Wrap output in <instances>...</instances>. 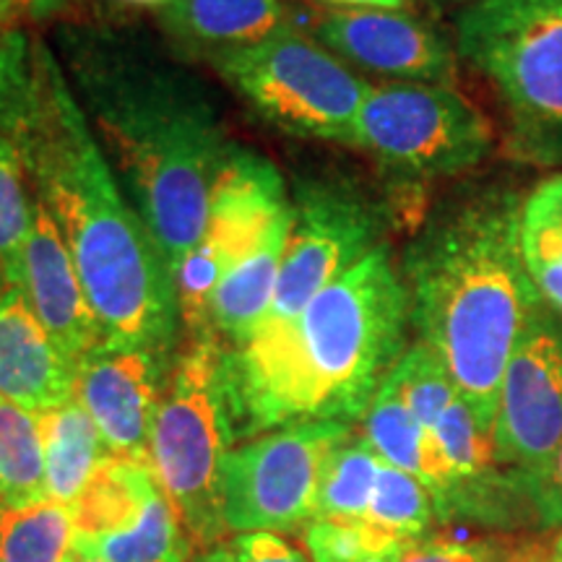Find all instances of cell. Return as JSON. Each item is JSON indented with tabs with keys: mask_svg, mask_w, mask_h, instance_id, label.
Segmentation results:
<instances>
[{
	"mask_svg": "<svg viewBox=\"0 0 562 562\" xmlns=\"http://www.w3.org/2000/svg\"><path fill=\"white\" fill-rule=\"evenodd\" d=\"M0 131L58 224L102 344L167 355L180 323L170 266L117 191L53 53L16 30L0 37Z\"/></svg>",
	"mask_w": 562,
	"mask_h": 562,
	"instance_id": "1",
	"label": "cell"
},
{
	"mask_svg": "<svg viewBox=\"0 0 562 562\" xmlns=\"http://www.w3.org/2000/svg\"><path fill=\"white\" fill-rule=\"evenodd\" d=\"M409 292L385 245L331 281L297 318L229 349L237 435L362 419L406 351Z\"/></svg>",
	"mask_w": 562,
	"mask_h": 562,
	"instance_id": "2",
	"label": "cell"
},
{
	"mask_svg": "<svg viewBox=\"0 0 562 562\" xmlns=\"http://www.w3.org/2000/svg\"><path fill=\"white\" fill-rule=\"evenodd\" d=\"M524 199L484 186L442 206L406 250L412 326L492 432L505 368L537 311L521 248Z\"/></svg>",
	"mask_w": 562,
	"mask_h": 562,
	"instance_id": "3",
	"label": "cell"
},
{
	"mask_svg": "<svg viewBox=\"0 0 562 562\" xmlns=\"http://www.w3.org/2000/svg\"><path fill=\"white\" fill-rule=\"evenodd\" d=\"M74 74L125 178L131 206L175 273L199 245L229 146L193 79L128 47L83 45Z\"/></svg>",
	"mask_w": 562,
	"mask_h": 562,
	"instance_id": "4",
	"label": "cell"
},
{
	"mask_svg": "<svg viewBox=\"0 0 562 562\" xmlns=\"http://www.w3.org/2000/svg\"><path fill=\"white\" fill-rule=\"evenodd\" d=\"M456 53L501 97L510 157L562 165V0H474L456 21Z\"/></svg>",
	"mask_w": 562,
	"mask_h": 562,
	"instance_id": "5",
	"label": "cell"
},
{
	"mask_svg": "<svg viewBox=\"0 0 562 562\" xmlns=\"http://www.w3.org/2000/svg\"><path fill=\"white\" fill-rule=\"evenodd\" d=\"M229 349L214 334L195 336L175 362L151 430L149 463L191 542L224 539L222 463L237 438Z\"/></svg>",
	"mask_w": 562,
	"mask_h": 562,
	"instance_id": "6",
	"label": "cell"
},
{
	"mask_svg": "<svg viewBox=\"0 0 562 562\" xmlns=\"http://www.w3.org/2000/svg\"><path fill=\"white\" fill-rule=\"evenodd\" d=\"M211 63L279 131L355 146L357 115L372 83L321 42L284 30L258 45L214 53Z\"/></svg>",
	"mask_w": 562,
	"mask_h": 562,
	"instance_id": "7",
	"label": "cell"
},
{
	"mask_svg": "<svg viewBox=\"0 0 562 562\" xmlns=\"http://www.w3.org/2000/svg\"><path fill=\"white\" fill-rule=\"evenodd\" d=\"M355 146L409 178L461 175L492 151V125L451 83L370 87Z\"/></svg>",
	"mask_w": 562,
	"mask_h": 562,
	"instance_id": "8",
	"label": "cell"
},
{
	"mask_svg": "<svg viewBox=\"0 0 562 562\" xmlns=\"http://www.w3.org/2000/svg\"><path fill=\"white\" fill-rule=\"evenodd\" d=\"M351 435L344 422H302L232 448L222 463L229 531H297L315 518L323 474Z\"/></svg>",
	"mask_w": 562,
	"mask_h": 562,
	"instance_id": "9",
	"label": "cell"
},
{
	"mask_svg": "<svg viewBox=\"0 0 562 562\" xmlns=\"http://www.w3.org/2000/svg\"><path fill=\"white\" fill-rule=\"evenodd\" d=\"M292 211L284 180L261 154L229 146L209 199L206 227L175 269L180 318L195 336L209 331V305L220 281L261 245L273 224Z\"/></svg>",
	"mask_w": 562,
	"mask_h": 562,
	"instance_id": "10",
	"label": "cell"
},
{
	"mask_svg": "<svg viewBox=\"0 0 562 562\" xmlns=\"http://www.w3.org/2000/svg\"><path fill=\"white\" fill-rule=\"evenodd\" d=\"M383 216L344 182H300L277 292L261 326L290 323L331 281L378 248Z\"/></svg>",
	"mask_w": 562,
	"mask_h": 562,
	"instance_id": "11",
	"label": "cell"
},
{
	"mask_svg": "<svg viewBox=\"0 0 562 562\" xmlns=\"http://www.w3.org/2000/svg\"><path fill=\"white\" fill-rule=\"evenodd\" d=\"M492 442L497 467L513 476L518 495L562 442V318L542 300L505 368Z\"/></svg>",
	"mask_w": 562,
	"mask_h": 562,
	"instance_id": "12",
	"label": "cell"
},
{
	"mask_svg": "<svg viewBox=\"0 0 562 562\" xmlns=\"http://www.w3.org/2000/svg\"><path fill=\"white\" fill-rule=\"evenodd\" d=\"M161 378V351L108 344L76 368L74 398L97 425L110 456L149 463L154 417L165 391Z\"/></svg>",
	"mask_w": 562,
	"mask_h": 562,
	"instance_id": "13",
	"label": "cell"
},
{
	"mask_svg": "<svg viewBox=\"0 0 562 562\" xmlns=\"http://www.w3.org/2000/svg\"><path fill=\"white\" fill-rule=\"evenodd\" d=\"M313 40L336 58L396 81L451 83L456 74L451 42L402 11H331L315 21Z\"/></svg>",
	"mask_w": 562,
	"mask_h": 562,
	"instance_id": "14",
	"label": "cell"
},
{
	"mask_svg": "<svg viewBox=\"0 0 562 562\" xmlns=\"http://www.w3.org/2000/svg\"><path fill=\"white\" fill-rule=\"evenodd\" d=\"M21 290L70 368H79L100 347V323L83 292L79 271L58 224L40 201L34 203L32 229L24 245Z\"/></svg>",
	"mask_w": 562,
	"mask_h": 562,
	"instance_id": "15",
	"label": "cell"
},
{
	"mask_svg": "<svg viewBox=\"0 0 562 562\" xmlns=\"http://www.w3.org/2000/svg\"><path fill=\"white\" fill-rule=\"evenodd\" d=\"M76 370L45 331L21 286L0 292V398L42 414L74 398Z\"/></svg>",
	"mask_w": 562,
	"mask_h": 562,
	"instance_id": "16",
	"label": "cell"
},
{
	"mask_svg": "<svg viewBox=\"0 0 562 562\" xmlns=\"http://www.w3.org/2000/svg\"><path fill=\"white\" fill-rule=\"evenodd\" d=\"M292 232V211L266 232L245 261L220 281L209 305V331L220 334L232 351L252 341L269 313Z\"/></svg>",
	"mask_w": 562,
	"mask_h": 562,
	"instance_id": "17",
	"label": "cell"
},
{
	"mask_svg": "<svg viewBox=\"0 0 562 562\" xmlns=\"http://www.w3.org/2000/svg\"><path fill=\"white\" fill-rule=\"evenodd\" d=\"M362 438L370 442L372 451L391 467L417 476L430 490L435 508L446 516L453 501L456 480L442 459L432 432L422 427L417 417L406 409L398 393L383 381L381 391L372 398L370 409L362 417Z\"/></svg>",
	"mask_w": 562,
	"mask_h": 562,
	"instance_id": "18",
	"label": "cell"
},
{
	"mask_svg": "<svg viewBox=\"0 0 562 562\" xmlns=\"http://www.w3.org/2000/svg\"><path fill=\"white\" fill-rule=\"evenodd\" d=\"M161 21L175 37L222 53L284 32L290 11L281 0H170Z\"/></svg>",
	"mask_w": 562,
	"mask_h": 562,
	"instance_id": "19",
	"label": "cell"
},
{
	"mask_svg": "<svg viewBox=\"0 0 562 562\" xmlns=\"http://www.w3.org/2000/svg\"><path fill=\"white\" fill-rule=\"evenodd\" d=\"M42 446H45L47 497L74 505L91 474L100 469L110 451L87 409L70 398L50 412L37 414Z\"/></svg>",
	"mask_w": 562,
	"mask_h": 562,
	"instance_id": "20",
	"label": "cell"
},
{
	"mask_svg": "<svg viewBox=\"0 0 562 562\" xmlns=\"http://www.w3.org/2000/svg\"><path fill=\"white\" fill-rule=\"evenodd\" d=\"M521 248L539 300L562 318V172L550 175L526 193Z\"/></svg>",
	"mask_w": 562,
	"mask_h": 562,
	"instance_id": "21",
	"label": "cell"
},
{
	"mask_svg": "<svg viewBox=\"0 0 562 562\" xmlns=\"http://www.w3.org/2000/svg\"><path fill=\"white\" fill-rule=\"evenodd\" d=\"M74 547L70 505L53 497L26 505L0 503V562H68Z\"/></svg>",
	"mask_w": 562,
	"mask_h": 562,
	"instance_id": "22",
	"label": "cell"
},
{
	"mask_svg": "<svg viewBox=\"0 0 562 562\" xmlns=\"http://www.w3.org/2000/svg\"><path fill=\"white\" fill-rule=\"evenodd\" d=\"M76 550L104 562H188V539L161 487L128 529L97 539H76Z\"/></svg>",
	"mask_w": 562,
	"mask_h": 562,
	"instance_id": "23",
	"label": "cell"
},
{
	"mask_svg": "<svg viewBox=\"0 0 562 562\" xmlns=\"http://www.w3.org/2000/svg\"><path fill=\"white\" fill-rule=\"evenodd\" d=\"M45 497L47 472L40 417L0 398V503L26 505Z\"/></svg>",
	"mask_w": 562,
	"mask_h": 562,
	"instance_id": "24",
	"label": "cell"
},
{
	"mask_svg": "<svg viewBox=\"0 0 562 562\" xmlns=\"http://www.w3.org/2000/svg\"><path fill=\"white\" fill-rule=\"evenodd\" d=\"M381 467L383 459L372 451L370 442L362 435H357V438L349 435L336 448L326 467V474H323L315 518H351V521H364L372 495H375Z\"/></svg>",
	"mask_w": 562,
	"mask_h": 562,
	"instance_id": "25",
	"label": "cell"
},
{
	"mask_svg": "<svg viewBox=\"0 0 562 562\" xmlns=\"http://www.w3.org/2000/svg\"><path fill=\"white\" fill-rule=\"evenodd\" d=\"M305 547L313 562H398L414 544L351 518H315L305 526Z\"/></svg>",
	"mask_w": 562,
	"mask_h": 562,
	"instance_id": "26",
	"label": "cell"
},
{
	"mask_svg": "<svg viewBox=\"0 0 562 562\" xmlns=\"http://www.w3.org/2000/svg\"><path fill=\"white\" fill-rule=\"evenodd\" d=\"M435 501L430 490L422 484L417 476L402 472L383 461L381 474H378L375 495H372L368 518L372 526L404 539V542L417 544L425 539L435 521Z\"/></svg>",
	"mask_w": 562,
	"mask_h": 562,
	"instance_id": "27",
	"label": "cell"
},
{
	"mask_svg": "<svg viewBox=\"0 0 562 562\" xmlns=\"http://www.w3.org/2000/svg\"><path fill=\"white\" fill-rule=\"evenodd\" d=\"M385 381L398 393L406 409H409L422 427L432 430L435 422L446 414L459 396L456 385L442 368V362L435 357L432 349L417 341L406 347L402 360L389 372Z\"/></svg>",
	"mask_w": 562,
	"mask_h": 562,
	"instance_id": "28",
	"label": "cell"
},
{
	"mask_svg": "<svg viewBox=\"0 0 562 562\" xmlns=\"http://www.w3.org/2000/svg\"><path fill=\"white\" fill-rule=\"evenodd\" d=\"M24 178L19 154L0 131V292L21 286V261L34 214Z\"/></svg>",
	"mask_w": 562,
	"mask_h": 562,
	"instance_id": "29",
	"label": "cell"
},
{
	"mask_svg": "<svg viewBox=\"0 0 562 562\" xmlns=\"http://www.w3.org/2000/svg\"><path fill=\"white\" fill-rule=\"evenodd\" d=\"M199 562H313L277 531H237L206 547Z\"/></svg>",
	"mask_w": 562,
	"mask_h": 562,
	"instance_id": "30",
	"label": "cell"
},
{
	"mask_svg": "<svg viewBox=\"0 0 562 562\" xmlns=\"http://www.w3.org/2000/svg\"><path fill=\"white\" fill-rule=\"evenodd\" d=\"M516 547L490 539L461 542V539H422L398 562H505Z\"/></svg>",
	"mask_w": 562,
	"mask_h": 562,
	"instance_id": "31",
	"label": "cell"
},
{
	"mask_svg": "<svg viewBox=\"0 0 562 562\" xmlns=\"http://www.w3.org/2000/svg\"><path fill=\"white\" fill-rule=\"evenodd\" d=\"M521 497L542 529H560L562 526V442L547 467L529 482L521 484Z\"/></svg>",
	"mask_w": 562,
	"mask_h": 562,
	"instance_id": "32",
	"label": "cell"
},
{
	"mask_svg": "<svg viewBox=\"0 0 562 562\" xmlns=\"http://www.w3.org/2000/svg\"><path fill=\"white\" fill-rule=\"evenodd\" d=\"M63 0H0V11L16 21L19 16H47L60 9Z\"/></svg>",
	"mask_w": 562,
	"mask_h": 562,
	"instance_id": "33",
	"label": "cell"
},
{
	"mask_svg": "<svg viewBox=\"0 0 562 562\" xmlns=\"http://www.w3.org/2000/svg\"><path fill=\"white\" fill-rule=\"evenodd\" d=\"M328 3L344 5V9H383V11H396V9H402L406 0H328Z\"/></svg>",
	"mask_w": 562,
	"mask_h": 562,
	"instance_id": "34",
	"label": "cell"
},
{
	"mask_svg": "<svg viewBox=\"0 0 562 562\" xmlns=\"http://www.w3.org/2000/svg\"><path fill=\"white\" fill-rule=\"evenodd\" d=\"M544 560H547V554L544 552H537V550H533V547H526V550H521V547H516V552H513L505 562H544Z\"/></svg>",
	"mask_w": 562,
	"mask_h": 562,
	"instance_id": "35",
	"label": "cell"
},
{
	"mask_svg": "<svg viewBox=\"0 0 562 562\" xmlns=\"http://www.w3.org/2000/svg\"><path fill=\"white\" fill-rule=\"evenodd\" d=\"M68 562H104V560L102 558H94V554H87V552L76 550V547H74V554H70Z\"/></svg>",
	"mask_w": 562,
	"mask_h": 562,
	"instance_id": "36",
	"label": "cell"
},
{
	"mask_svg": "<svg viewBox=\"0 0 562 562\" xmlns=\"http://www.w3.org/2000/svg\"><path fill=\"white\" fill-rule=\"evenodd\" d=\"M550 558L562 560V526L558 529V537H554V544L550 547Z\"/></svg>",
	"mask_w": 562,
	"mask_h": 562,
	"instance_id": "37",
	"label": "cell"
},
{
	"mask_svg": "<svg viewBox=\"0 0 562 562\" xmlns=\"http://www.w3.org/2000/svg\"><path fill=\"white\" fill-rule=\"evenodd\" d=\"M9 30H13V19L9 16V13L0 11V37H3V34Z\"/></svg>",
	"mask_w": 562,
	"mask_h": 562,
	"instance_id": "38",
	"label": "cell"
},
{
	"mask_svg": "<svg viewBox=\"0 0 562 562\" xmlns=\"http://www.w3.org/2000/svg\"><path fill=\"white\" fill-rule=\"evenodd\" d=\"M131 3H144V5H157V3H170V0H131Z\"/></svg>",
	"mask_w": 562,
	"mask_h": 562,
	"instance_id": "39",
	"label": "cell"
},
{
	"mask_svg": "<svg viewBox=\"0 0 562 562\" xmlns=\"http://www.w3.org/2000/svg\"><path fill=\"white\" fill-rule=\"evenodd\" d=\"M544 562H552V560H550V552H547V560H544Z\"/></svg>",
	"mask_w": 562,
	"mask_h": 562,
	"instance_id": "40",
	"label": "cell"
},
{
	"mask_svg": "<svg viewBox=\"0 0 562 562\" xmlns=\"http://www.w3.org/2000/svg\"><path fill=\"white\" fill-rule=\"evenodd\" d=\"M552 560V558H550ZM552 562H562V560H552Z\"/></svg>",
	"mask_w": 562,
	"mask_h": 562,
	"instance_id": "41",
	"label": "cell"
}]
</instances>
